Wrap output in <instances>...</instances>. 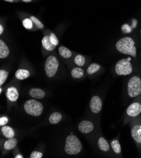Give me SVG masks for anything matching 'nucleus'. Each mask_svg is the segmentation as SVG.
I'll return each mask as SVG.
<instances>
[{
	"label": "nucleus",
	"instance_id": "f257e3e1",
	"mask_svg": "<svg viewBox=\"0 0 141 158\" xmlns=\"http://www.w3.org/2000/svg\"><path fill=\"white\" fill-rule=\"evenodd\" d=\"M116 48L120 53L129 55L136 57L137 56V49L135 46V42L130 37H125L117 41Z\"/></svg>",
	"mask_w": 141,
	"mask_h": 158
},
{
	"label": "nucleus",
	"instance_id": "f03ea898",
	"mask_svg": "<svg viewBox=\"0 0 141 158\" xmlns=\"http://www.w3.org/2000/svg\"><path fill=\"white\" fill-rule=\"evenodd\" d=\"M82 149V146L78 137L72 134L68 135L65 141V153L69 155H76L80 152Z\"/></svg>",
	"mask_w": 141,
	"mask_h": 158
},
{
	"label": "nucleus",
	"instance_id": "7ed1b4c3",
	"mask_svg": "<svg viewBox=\"0 0 141 158\" xmlns=\"http://www.w3.org/2000/svg\"><path fill=\"white\" fill-rule=\"evenodd\" d=\"M24 108L27 114L34 117H39L43 112V106L41 103L35 100H27L25 103Z\"/></svg>",
	"mask_w": 141,
	"mask_h": 158
},
{
	"label": "nucleus",
	"instance_id": "20e7f679",
	"mask_svg": "<svg viewBox=\"0 0 141 158\" xmlns=\"http://www.w3.org/2000/svg\"><path fill=\"white\" fill-rule=\"evenodd\" d=\"M127 86L128 94L130 97L134 98L141 94V79L139 76L132 77L128 82Z\"/></svg>",
	"mask_w": 141,
	"mask_h": 158
},
{
	"label": "nucleus",
	"instance_id": "39448f33",
	"mask_svg": "<svg viewBox=\"0 0 141 158\" xmlns=\"http://www.w3.org/2000/svg\"><path fill=\"white\" fill-rule=\"evenodd\" d=\"M58 67L59 62L55 56H50L47 58L44 64V70L48 78H52L56 75Z\"/></svg>",
	"mask_w": 141,
	"mask_h": 158
},
{
	"label": "nucleus",
	"instance_id": "423d86ee",
	"mask_svg": "<svg viewBox=\"0 0 141 158\" xmlns=\"http://www.w3.org/2000/svg\"><path fill=\"white\" fill-rule=\"evenodd\" d=\"M132 64L127 59L119 60L115 66V72L119 76L129 75L132 73Z\"/></svg>",
	"mask_w": 141,
	"mask_h": 158
},
{
	"label": "nucleus",
	"instance_id": "0eeeda50",
	"mask_svg": "<svg viewBox=\"0 0 141 158\" xmlns=\"http://www.w3.org/2000/svg\"><path fill=\"white\" fill-rule=\"evenodd\" d=\"M102 101L97 96H94L91 98L90 102V108L94 114H98L102 109Z\"/></svg>",
	"mask_w": 141,
	"mask_h": 158
},
{
	"label": "nucleus",
	"instance_id": "6e6552de",
	"mask_svg": "<svg viewBox=\"0 0 141 158\" xmlns=\"http://www.w3.org/2000/svg\"><path fill=\"white\" fill-rule=\"evenodd\" d=\"M141 113V105L139 103H133L127 110V114L130 117H137Z\"/></svg>",
	"mask_w": 141,
	"mask_h": 158
},
{
	"label": "nucleus",
	"instance_id": "1a4fd4ad",
	"mask_svg": "<svg viewBox=\"0 0 141 158\" xmlns=\"http://www.w3.org/2000/svg\"><path fill=\"white\" fill-rule=\"evenodd\" d=\"M78 130L83 134H88L94 130V125L90 121L85 120L78 124Z\"/></svg>",
	"mask_w": 141,
	"mask_h": 158
},
{
	"label": "nucleus",
	"instance_id": "9d476101",
	"mask_svg": "<svg viewBox=\"0 0 141 158\" xmlns=\"http://www.w3.org/2000/svg\"><path fill=\"white\" fill-rule=\"evenodd\" d=\"M6 97L10 101L12 102H15L18 98V92L16 88L14 86L10 87L7 89V91L6 93Z\"/></svg>",
	"mask_w": 141,
	"mask_h": 158
},
{
	"label": "nucleus",
	"instance_id": "9b49d317",
	"mask_svg": "<svg viewBox=\"0 0 141 158\" xmlns=\"http://www.w3.org/2000/svg\"><path fill=\"white\" fill-rule=\"evenodd\" d=\"M131 135L134 140L137 143H141V125L134 126L131 130Z\"/></svg>",
	"mask_w": 141,
	"mask_h": 158
},
{
	"label": "nucleus",
	"instance_id": "f8f14e48",
	"mask_svg": "<svg viewBox=\"0 0 141 158\" xmlns=\"http://www.w3.org/2000/svg\"><path fill=\"white\" fill-rule=\"evenodd\" d=\"M45 92L44 90L39 88H32L29 91V95L32 98L35 99H42L45 96Z\"/></svg>",
	"mask_w": 141,
	"mask_h": 158
},
{
	"label": "nucleus",
	"instance_id": "ddd939ff",
	"mask_svg": "<svg viewBox=\"0 0 141 158\" xmlns=\"http://www.w3.org/2000/svg\"><path fill=\"white\" fill-rule=\"evenodd\" d=\"M42 46L43 47L44 49L47 50L48 51L53 50L56 46L51 43L50 38V35H46L42 39Z\"/></svg>",
	"mask_w": 141,
	"mask_h": 158
},
{
	"label": "nucleus",
	"instance_id": "4468645a",
	"mask_svg": "<svg viewBox=\"0 0 141 158\" xmlns=\"http://www.w3.org/2000/svg\"><path fill=\"white\" fill-rule=\"evenodd\" d=\"M10 54V50L5 42L2 40H0V58L5 59Z\"/></svg>",
	"mask_w": 141,
	"mask_h": 158
},
{
	"label": "nucleus",
	"instance_id": "2eb2a0df",
	"mask_svg": "<svg viewBox=\"0 0 141 158\" xmlns=\"http://www.w3.org/2000/svg\"><path fill=\"white\" fill-rule=\"evenodd\" d=\"M30 72L28 70L19 69L15 73V78L18 80H24L30 76Z\"/></svg>",
	"mask_w": 141,
	"mask_h": 158
},
{
	"label": "nucleus",
	"instance_id": "dca6fc26",
	"mask_svg": "<svg viewBox=\"0 0 141 158\" xmlns=\"http://www.w3.org/2000/svg\"><path fill=\"white\" fill-rule=\"evenodd\" d=\"M97 144H98V147L102 151H104V152H107L110 150V145L108 144V141L103 137H101L99 138L97 142Z\"/></svg>",
	"mask_w": 141,
	"mask_h": 158
},
{
	"label": "nucleus",
	"instance_id": "f3484780",
	"mask_svg": "<svg viewBox=\"0 0 141 158\" xmlns=\"http://www.w3.org/2000/svg\"><path fill=\"white\" fill-rule=\"evenodd\" d=\"M17 140L15 138H10L4 143V149L6 151L11 150L17 146Z\"/></svg>",
	"mask_w": 141,
	"mask_h": 158
},
{
	"label": "nucleus",
	"instance_id": "a211bd4d",
	"mask_svg": "<svg viewBox=\"0 0 141 158\" xmlns=\"http://www.w3.org/2000/svg\"><path fill=\"white\" fill-rule=\"evenodd\" d=\"M1 132L3 135L6 138L10 139L15 136V132L13 128L9 126H3L1 128Z\"/></svg>",
	"mask_w": 141,
	"mask_h": 158
},
{
	"label": "nucleus",
	"instance_id": "6ab92c4d",
	"mask_svg": "<svg viewBox=\"0 0 141 158\" xmlns=\"http://www.w3.org/2000/svg\"><path fill=\"white\" fill-rule=\"evenodd\" d=\"M62 119V115L59 112H53L51 114L50 118H49V121H50L51 124H57L59 123Z\"/></svg>",
	"mask_w": 141,
	"mask_h": 158
},
{
	"label": "nucleus",
	"instance_id": "aec40b11",
	"mask_svg": "<svg viewBox=\"0 0 141 158\" xmlns=\"http://www.w3.org/2000/svg\"><path fill=\"white\" fill-rule=\"evenodd\" d=\"M58 52L60 56L65 58V59H68L72 57V53L71 51L68 49V48L65 47L64 46H61L58 49Z\"/></svg>",
	"mask_w": 141,
	"mask_h": 158
},
{
	"label": "nucleus",
	"instance_id": "412c9836",
	"mask_svg": "<svg viewBox=\"0 0 141 158\" xmlns=\"http://www.w3.org/2000/svg\"><path fill=\"white\" fill-rule=\"evenodd\" d=\"M71 75L74 78L79 79L83 76L84 71L79 67H74V68L72 70Z\"/></svg>",
	"mask_w": 141,
	"mask_h": 158
},
{
	"label": "nucleus",
	"instance_id": "4be33fe9",
	"mask_svg": "<svg viewBox=\"0 0 141 158\" xmlns=\"http://www.w3.org/2000/svg\"><path fill=\"white\" fill-rule=\"evenodd\" d=\"M101 68V66L99 64L97 63H93L88 67L87 69V72L89 75H93L95 73L98 71Z\"/></svg>",
	"mask_w": 141,
	"mask_h": 158
},
{
	"label": "nucleus",
	"instance_id": "5701e85b",
	"mask_svg": "<svg viewBox=\"0 0 141 158\" xmlns=\"http://www.w3.org/2000/svg\"><path fill=\"white\" fill-rule=\"evenodd\" d=\"M74 63L78 66L82 67L84 65L85 63H86V59H85V57L83 56H82V55H77V56H76L75 57Z\"/></svg>",
	"mask_w": 141,
	"mask_h": 158
},
{
	"label": "nucleus",
	"instance_id": "b1692460",
	"mask_svg": "<svg viewBox=\"0 0 141 158\" xmlns=\"http://www.w3.org/2000/svg\"><path fill=\"white\" fill-rule=\"evenodd\" d=\"M111 147L113 150V151L116 154H120L121 153V146L119 143V142L117 140H113L111 142Z\"/></svg>",
	"mask_w": 141,
	"mask_h": 158
},
{
	"label": "nucleus",
	"instance_id": "393cba45",
	"mask_svg": "<svg viewBox=\"0 0 141 158\" xmlns=\"http://www.w3.org/2000/svg\"><path fill=\"white\" fill-rule=\"evenodd\" d=\"M30 19L32 21L33 24H34V25H35L36 27H37V28L42 29L44 28V24H42V22L40 20H39L37 17H34V16H31Z\"/></svg>",
	"mask_w": 141,
	"mask_h": 158
},
{
	"label": "nucleus",
	"instance_id": "a878e982",
	"mask_svg": "<svg viewBox=\"0 0 141 158\" xmlns=\"http://www.w3.org/2000/svg\"><path fill=\"white\" fill-rule=\"evenodd\" d=\"M8 73L5 70L0 71V86H2L8 78Z\"/></svg>",
	"mask_w": 141,
	"mask_h": 158
},
{
	"label": "nucleus",
	"instance_id": "bb28decb",
	"mask_svg": "<svg viewBox=\"0 0 141 158\" xmlns=\"http://www.w3.org/2000/svg\"><path fill=\"white\" fill-rule=\"evenodd\" d=\"M22 24L24 27L26 29H28V30H31L33 27V22L30 18H25L22 21Z\"/></svg>",
	"mask_w": 141,
	"mask_h": 158
},
{
	"label": "nucleus",
	"instance_id": "cd10ccee",
	"mask_svg": "<svg viewBox=\"0 0 141 158\" xmlns=\"http://www.w3.org/2000/svg\"><path fill=\"white\" fill-rule=\"evenodd\" d=\"M50 38L51 43L53 44L54 46H58L59 42H58V40L57 36H56V35L54 34L51 33V34L50 35Z\"/></svg>",
	"mask_w": 141,
	"mask_h": 158
},
{
	"label": "nucleus",
	"instance_id": "c85d7f7f",
	"mask_svg": "<svg viewBox=\"0 0 141 158\" xmlns=\"http://www.w3.org/2000/svg\"><path fill=\"white\" fill-rule=\"evenodd\" d=\"M122 30L123 34H129L132 32V28L128 24H123L122 27Z\"/></svg>",
	"mask_w": 141,
	"mask_h": 158
},
{
	"label": "nucleus",
	"instance_id": "c756f323",
	"mask_svg": "<svg viewBox=\"0 0 141 158\" xmlns=\"http://www.w3.org/2000/svg\"><path fill=\"white\" fill-rule=\"evenodd\" d=\"M42 154L38 151H33L30 155L31 158H41Z\"/></svg>",
	"mask_w": 141,
	"mask_h": 158
},
{
	"label": "nucleus",
	"instance_id": "7c9ffc66",
	"mask_svg": "<svg viewBox=\"0 0 141 158\" xmlns=\"http://www.w3.org/2000/svg\"><path fill=\"white\" fill-rule=\"evenodd\" d=\"M8 122V118L6 117H2L0 118V125L1 126H4Z\"/></svg>",
	"mask_w": 141,
	"mask_h": 158
},
{
	"label": "nucleus",
	"instance_id": "2f4dec72",
	"mask_svg": "<svg viewBox=\"0 0 141 158\" xmlns=\"http://www.w3.org/2000/svg\"><path fill=\"white\" fill-rule=\"evenodd\" d=\"M3 31H4V28L2 26V25H0V35H2Z\"/></svg>",
	"mask_w": 141,
	"mask_h": 158
},
{
	"label": "nucleus",
	"instance_id": "473e14b6",
	"mask_svg": "<svg viewBox=\"0 0 141 158\" xmlns=\"http://www.w3.org/2000/svg\"><path fill=\"white\" fill-rule=\"evenodd\" d=\"M15 157V158H23L24 157H23L22 155H20V154H17V155Z\"/></svg>",
	"mask_w": 141,
	"mask_h": 158
},
{
	"label": "nucleus",
	"instance_id": "72a5a7b5",
	"mask_svg": "<svg viewBox=\"0 0 141 158\" xmlns=\"http://www.w3.org/2000/svg\"><path fill=\"white\" fill-rule=\"evenodd\" d=\"M22 1L23 2H25V3H30V2L32 1V0H22Z\"/></svg>",
	"mask_w": 141,
	"mask_h": 158
},
{
	"label": "nucleus",
	"instance_id": "f704fd0d",
	"mask_svg": "<svg viewBox=\"0 0 141 158\" xmlns=\"http://www.w3.org/2000/svg\"><path fill=\"white\" fill-rule=\"evenodd\" d=\"M4 1L6 2H8V3H12V2H14L15 0H4Z\"/></svg>",
	"mask_w": 141,
	"mask_h": 158
},
{
	"label": "nucleus",
	"instance_id": "c9c22d12",
	"mask_svg": "<svg viewBox=\"0 0 141 158\" xmlns=\"http://www.w3.org/2000/svg\"><path fill=\"white\" fill-rule=\"evenodd\" d=\"M2 93V89L0 88V93Z\"/></svg>",
	"mask_w": 141,
	"mask_h": 158
},
{
	"label": "nucleus",
	"instance_id": "e433bc0d",
	"mask_svg": "<svg viewBox=\"0 0 141 158\" xmlns=\"http://www.w3.org/2000/svg\"><path fill=\"white\" fill-rule=\"evenodd\" d=\"M127 59H128V60H129V61H131V59H130V57H129V58H127Z\"/></svg>",
	"mask_w": 141,
	"mask_h": 158
},
{
	"label": "nucleus",
	"instance_id": "4c0bfd02",
	"mask_svg": "<svg viewBox=\"0 0 141 158\" xmlns=\"http://www.w3.org/2000/svg\"><path fill=\"white\" fill-rule=\"evenodd\" d=\"M140 33H141V30H140Z\"/></svg>",
	"mask_w": 141,
	"mask_h": 158
}]
</instances>
